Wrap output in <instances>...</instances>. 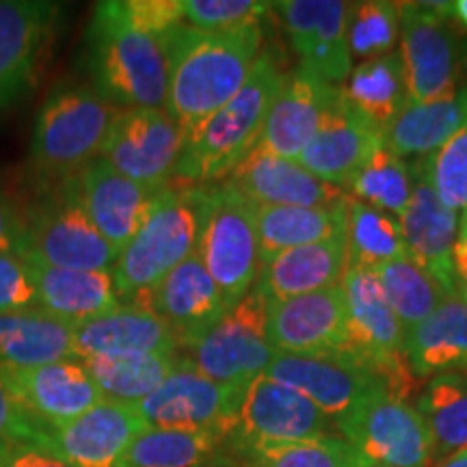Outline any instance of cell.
<instances>
[{
	"mask_svg": "<svg viewBox=\"0 0 467 467\" xmlns=\"http://www.w3.org/2000/svg\"><path fill=\"white\" fill-rule=\"evenodd\" d=\"M413 191L399 217L407 258L429 273L448 296L457 295L452 254L459 234V214L443 206L429 184L420 161L411 167Z\"/></svg>",
	"mask_w": 467,
	"mask_h": 467,
	"instance_id": "44dd1931",
	"label": "cell"
},
{
	"mask_svg": "<svg viewBox=\"0 0 467 467\" xmlns=\"http://www.w3.org/2000/svg\"><path fill=\"white\" fill-rule=\"evenodd\" d=\"M141 306L167 320L182 350L195 347L232 309L197 254L175 266Z\"/></svg>",
	"mask_w": 467,
	"mask_h": 467,
	"instance_id": "ffe728a7",
	"label": "cell"
},
{
	"mask_svg": "<svg viewBox=\"0 0 467 467\" xmlns=\"http://www.w3.org/2000/svg\"><path fill=\"white\" fill-rule=\"evenodd\" d=\"M115 9L128 26L151 37H165L184 25L182 0H115Z\"/></svg>",
	"mask_w": 467,
	"mask_h": 467,
	"instance_id": "ee69618b",
	"label": "cell"
},
{
	"mask_svg": "<svg viewBox=\"0 0 467 467\" xmlns=\"http://www.w3.org/2000/svg\"><path fill=\"white\" fill-rule=\"evenodd\" d=\"M405 358L416 377L467 370V303L459 295L407 331Z\"/></svg>",
	"mask_w": 467,
	"mask_h": 467,
	"instance_id": "f546056e",
	"label": "cell"
},
{
	"mask_svg": "<svg viewBox=\"0 0 467 467\" xmlns=\"http://www.w3.org/2000/svg\"><path fill=\"white\" fill-rule=\"evenodd\" d=\"M17 400L46 429L55 431L104 400L85 361L67 358L28 370H3Z\"/></svg>",
	"mask_w": 467,
	"mask_h": 467,
	"instance_id": "7402d4cb",
	"label": "cell"
},
{
	"mask_svg": "<svg viewBox=\"0 0 467 467\" xmlns=\"http://www.w3.org/2000/svg\"><path fill=\"white\" fill-rule=\"evenodd\" d=\"M241 467H368V463L344 437L323 435L255 452Z\"/></svg>",
	"mask_w": 467,
	"mask_h": 467,
	"instance_id": "ab89813d",
	"label": "cell"
},
{
	"mask_svg": "<svg viewBox=\"0 0 467 467\" xmlns=\"http://www.w3.org/2000/svg\"><path fill=\"white\" fill-rule=\"evenodd\" d=\"M372 467H385V465H372Z\"/></svg>",
	"mask_w": 467,
	"mask_h": 467,
	"instance_id": "db71d44e",
	"label": "cell"
},
{
	"mask_svg": "<svg viewBox=\"0 0 467 467\" xmlns=\"http://www.w3.org/2000/svg\"><path fill=\"white\" fill-rule=\"evenodd\" d=\"M50 429L37 422L25 405L17 400V396L7 381V375L0 368V441L11 443H48Z\"/></svg>",
	"mask_w": 467,
	"mask_h": 467,
	"instance_id": "f6af8a7d",
	"label": "cell"
},
{
	"mask_svg": "<svg viewBox=\"0 0 467 467\" xmlns=\"http://www.w3.org/2000/svg\"><path fill=\"white\" fill-rule=\"evenodd\" d=\"M145 429L137 405L104 399L80 418L50 431L46 448L67 467H119Z\"/></svg>",
	"mask_w": 467,
	"mask_h": 467,
	"instance_id": "ac0fdd59",
	"label": "cell"
},
{
	"mask_svg": "<svg viewBox=\"0 0 467 467\" xmlns=\"http://www.w3.org/2000/svg\"><path fill=\"white\" fill-rule=\"evenodd\" d=\"M203 186H169L141 230L121 249L113 271L119 301L141 306L175 266L191 258L200 241Z\"/></svg>",
	"mask_w": 467,
	"mask_h": 467,
	"instance_id": "277c9868",
	"label": "cell"
},
{
	"mask_svg": "<svg viewBox=\"0 0 467 467\" xmlns=\"http://www.w3.org/2000/svg\"><path fill=\"white\" fill-rule=\"evenodd\" d=\"M67 358H76L72 325L39 307L0 317L3 370H28Z\"/></svg>",
	"mask_w": 467,
	"mask_h": 467,
	"instance_id": "4dcf8cb0",
	"label": "cell"
},
{
	"mask_svg": "<svg viewBox=\"0 0 467 467\" xmlns=\"http://www.w3.org/2000/svg\"><path fill=\"white\" fill-rule=\"evenodd\" d=\"M208 467H241V463H238L236 459H232L230 454H227L225 459H221L219 463H214V465H208Z\"/></svg>",
	"mask_w": 467,
	"mask_h": 467,
	"instance_id": "f5cc1de1",
	"label": "cell"
},
{
	"mask_svg": "<svg viewBox=\"0 0 467 467\" xmlns=\"http://www.w3.org/2000/svg\"><path fill=\"white\" fill-rule=\"evenodd\" d=\"M195 254L230 307L254 290L262 271L254 203L230 184L203 186L200 241Z\"/></svg>",
	"mask_w": 467,
	"mask_h": 467,
	"instance_id": "8992f818",
	"label": "cell"
},
{
	"mask_svg": "<svg viewBox=\"0 0 467 467\" xmlns=\"http://www.w3.org/2000/svg\"><path fill=\"white\" fill-rule=\"evenodd\" d=\"M26 247V227L20 214L16 213L14 203L0 191V251L20 255Z\"/></svg>",
	"mask_w": 467,
	"mask_h": 467,
	"instance_id": "c3c4849f",
	"label": "cell"
},
{
	"mask_svg": "<svg viewBox=\"0 0 467 467\" xmlns=\"http://www.w3.org/2000/svg\"><path fill=\"white\" fill-rule=\"evenodd\" d=\"M262 265L282 251L323 243L344 234L347 197L334 206H254Z\"/></svg>",
	"mask_w": 467,
	"mask_h": 467,
	"instance_id": "1f68e13d",
	"label": "cell"
},
{
	"mask_svg": "<svg viewBox=\"0 0 467 467\" xmlns=\"http://www.w3.org/2000/svg\"><path fill=\"white\" fill-rule=\"evenodd\" d=\"M336 429L368 467H431L433 440L416 407L405 399L379 392L336 420Z\"/></svg>",
	"mask_w": 467,
	"mask_h": 467,
	"instance_id": "9c48e42d",
	"label": "cell"
},
{
	"mask_svg": "<svg viewBox=\"0 0 467 467\" xmlns=\"http://www.w3.org/2000/svg\"><path fill=\"white\" fill-rule=\"evenodd\" d=\"M301 66L325 83L337 85L353 72L348 48L350 5L344 0H285L275 3Z\"/></svg>",
	"mask_w": 467,
	"mask_h": 467,
	"instance_id": "e0dca14e",
	"label": "cell"
},
{
	"mask_svg": "<svg viewBox=\"0 0 467 467\" xmlns=\"http://www.w3.org/2000/svg\"><path fill=\"white\" fill-rule=\"evenodd\" d=\"M266 317V296L254 285L206 337L186 350V364L210 381L244 389L277 355L268 342Z\"/></svg>",
	"mask_w": 467,
	"mask_h": 467,
	"instance_id": "ba28073f",
	"label": "cell"
},
{
	"mask_svg": "<svg viewBox=\"0 0 467 467\" xmlns=\"http://www.w3.org/2000/svg\"><path fill=\"white\" fill-rule=\"evenodd\" d=\"M377 275L381 279L385 299L405 331L418 327L448 299L441 285L409 258L389 262L379 268Z\"/></svg>",
	"mask_w": 467,
	"mask_h": 467,
	"instance_id": "74e56055",
	"label": "cell"
},
{
	"mask_svg": "<svg viewBox=\"0 0 467 467\" xmlns=\"http://www.w3.org/2000/svg\"><path fill=\"white\" fill-rule=\"evenodd\" d=\"M184 132L165 109H117L100 159L132 182L167 189L175 180Z\"/></svg>",
	"mask_w": 467,
	"mask_h": 467,
	"instance_id": "7c38bea8",
	"label": "cell"
},
{
	"mask_svg": "<svg viewBox=\"0 0 467 467\" xmlns=\"http://www.w3.org/2000/svg\"><path fill=\"white\" fill-rule=\"evenodd\" d=\"M400 37L399 5L385 0H368L355 5L348 17L350 55L370 61L392 55Z\"/></svg>",
	"mask_w": 467,
	"mask_h": 467,
	"instance_id": "60d3db41",
	"label": "cell"
},
{
	"mask_svg": "<svg viewBox=\"0 0 467 467\" xmlns=\"http://www.w3.org/2000/svg\"><path fill=\"white\" fill-rule=\"evenodd\" d=\"M416 409L429 426L435 465L467 451V370L431 377Z\"/></svg>",
	"mask_w": 467,
	"mask_h": 467,
	"instance_id": "e575fe53",
	"label": "cell"
},
{
	"mask_svg": "<svg viewBox=\"0 0 467 467\" xmlns=\"http://www.w3.org/2000/svg\"><path fill=\"white\" fill-rule=\"evenodd\" d=\"M452 14L459 17V22L467 28V0H459V3H454V9Z\"/></svg>",
	"mask_w": 467,
	"mask_h": 467,
	"instance_id": "816d5d0a",
	"label": "cell"
},
{
	"mask_svg": "<svg viewBox=\"0 0 467 467\" xmlns=\"http://www.w3.org/2000/svg\"><path fill=\"white\" fill-rule=\"evenodd\" d=\"M243 389L210 381L195 368L182 364L148 399L137 402L148 429L213 431L227 440Z\"/></svg>",
	"mask_w": 467,
	"mask_h": 467,
	"instance_id": "2e32d148",
	"label": "cell"
},
{
	"mask_svg": "<svg viewBox=\"0 0 467 467\" xmlns=\"http://www.w3.org/2000/svg\"><path fill=\"white\" fill-rule=\"evenodd\" d=\"M467 126V87L433 102H409L383 130V143L400 159L429 156Z\"/></svg>",
	"mask_w": 467,
	"mask_h": 467,
	"instance_id": "f1b7e54d",
	"label": "cell"
},
{
	"mask_svg": "<svg viewBox=\"0 0 467 467\" xmlns=\"http://www.w3.org/2000/svg\"><path fill=\"white\" fill-rule=\"evenodd\" d=\"M265 375L306 396L334 422L370 396L383 389L389 392L388 383L375 366L347 350L306 355L277 353Z\"/></svg>",
	"mask_w": 467,
	"mask_h": 467,
	"instance_id": "30bf717a",
	"label": "cell"
},
{
	"mask_svg": "<svg viewBox=\"0 0 467 467\" xmlns=\"http://www.w3.org/2000/svg\"><path fill=\"white\" fill-rule=\"evenodd\" d=\"M254 206H334L347 192L309 173L299 161H288L255 148L225 178Z\"/></svg>",
	"mask_w": 467,
	"mask_h": 467,
	"instance_id": "cb8c5ba5",
	"label": "cell"
},
{
	"mask_svg": "<svg viewBox=\"0 0 467 467\" xmlns=\"http://www.w3.org/2000/svg\"><path fill=\"white\" fill-rule=\"evenodd\" d=\"M348 268L347 236L282 251L262 265L258 288L266 301H284L312 295L342 284Z\"/></svg>",
	"mask_w": 467,
	"mask_h": 467,
	"instance_id": "4316f807",
	"label": "cell"
},
{
	"mask_svg": "<svg viewBox=\"0 0 467 467\" xmlns=\"http://www.w3.org/2000/svg\"><path fill=\"white\" fill-rule=\"evenodd\" d=\"M26 262L39 309L78 327L121 306L110 271H69Z\"/></svg>",
	"mask_w": 467,
	"mask_h": 467,
	"instance_id": "83f0119b",
	"label": "cell"
},
{
	"mask_svg": "<svg viewBox=\"0 0 467 467\" xmlns=\"http://www.w3.org/2000/svg\"><path fill=\"white\" fill-rule=\"evenodd\" d=\"M225 457V437L213 431L145 429L119 467H208Z\"/></svg>",
	"mask_w": 467,
	"mask_h": 467,
	"instance_id": "d590c367",
	"label": "cell"
},
{
	"mask_svg": "<svg viewBox=\"0 0 467 467\" xmlns=\"http://www.w3.org/2000/svg\"><path fill=\"white\" fill-rule=\"evenodd\" d=\"M57 20L48 0H0V115L37 87Z\"/></svg>",
	"mask_w": 467,
	"mask_h": 467,
	"instance_id": "5bb4252c",
	"label": "cell"
},
{
	"mask_svg": "<svg viewBox=\"0 0 467 467\" xmlns=\"http://www.w3.org/2000/svg\"><path fill=\"white\" fill-rule=\"evenodd\" d=\"M344 236H347L348 266L379 271L389 262L407 258L400 221L394 214L368 206L348 195Z\"/></svg>",
	"mask_w": 467,
	"mask_h": 467,
	"instance_id": "8d00e7d4",
	"label": "cell"
},
{
	"mask_svg": "<svg viewBox=\"0 0 467 467\" xmlns=\"http://www.w3.org/2000/svg\"><path fill=\"white\" fill-rule=\"evenodd\" d=\"M178 336L167 320L148 306H119L74 327V355L78 359L98 355H156L180 353Z\"/></svg>",
	"mask_w": 467,
	"mask_h": 467,
	"instance_id": "484cf974",
	"label": "cell"
},
{
	"mask_svg": "<svg viewBox=\"0 0 467 467\" xmlns=\"http://www.w3.org/2000/svg\"><path fill=\"white\" fill-rule=\"evenodd\" d=\"M85 69L93 89L117 109H165V42L128 26L115 0L96 5L85 35Z\"/></svg>",
	"mask_w": 467,
	"mask_h": 467,
	"instance_id": "3957f363",
	"label": "cell"
},
{
	"mask_svg": "<svg viewBox=\"0 0 467 467\" xmlns=\"http://www.w3.org/2000/svg\"><path fill=\"white\" fill-rule=\"evenodd\" d=\"M26 247L22 260L69 271H113L119 251L110 244L83 208L61 189L25 221Z\"/></svg>",
	"mask_w": 467,
	"mask_h": 467,
	"instance_id": "4fadbf2b",
	"label": "cell"
},
{
	"mask_svg": "<svg viewBox=\"0 0 467 467\" xmlns=\"http://www.w3.org/2000/svg\"><path fill=\"white\" fill-rule=\"evenodd\" d=\"M452 9L454 3H399L409 102H433L457 89L459 42L448 26Z\"/></svg>",
	"mask_w": 467,
	"mask_h": 467,
	"instance_id": "8fae6325",
	"label": "cell"
},
{
	"mask_svg": "<svg viewBox=\"0 0 467 467\" xmlns=\"http://www.w3.org/2000/svg\"><path fill=\"white\" fill-rule=\"evenodd\" d=\"M340 96L383 134L409 100L405 69L399 52L361 61L344 80Z\"/></svg>",
	"mask_w": 467,
	"mask_h": 467,
	"instance_id": "d6a6232c",
	"label": "cell"
},
{
	"mask_svg": "<svg viewBox=\"0 0 467 467\" xmlns=\"http://www.w3.org/2000/svg\"><path fill=\"white\" fill-rule=\"evenodd\" d=\"M452 266L457 295L467 303V208L459 214V234L457 243H454Z\"/></svg>",
	"mask_w": 467,
	"mask_h": 467,
	"instance_id": "681fc988",
	"label": "cell"
},
{
	"mask_svg": "<svg viewBox=\"0 0 467 467\" xmlns=\"http://www.w3.org/2000/svg\"><path fill=\"white\" fill-rule=\"evenodd\" d=\"M0 467H67L57 454L37 443L0 441Z\"/></svg>",
	"mask_w": 467,
	"mask_h": 467,
	"instance_id": "7dc6e473",
	"label": "cell"
},
{
	"mask_svg": "<svg viewBox=\"0 0 467 467\" xmlns=\"http://www.w3.org/2000/svg\"><path fill=\"white\" fill-rule=\"evenodd\" d=\"M284 78L271 52L260 55L243 89L184 139L175 180L186 186L225 180L260 145L268 110Z\"/></svg>",
	"mask_w": 467,
	"mask_h": 467,
	"instance_id": "7a4b0ae2",
	"label": "cell"
},
{
	"mask_svg": "<svg viewBox=\"0 0 467 467\" xmlns=\"http://www.w3.org/2000/svg\"><path fill=\"white\" fill-rule=\"evenodd\" d=\"M113 247L119 251L137 236L165 189H148L96 159L61 184ZM169 189V186H167Z\"/></svg>",
	"mask_w": 467,
	"mask_h": 467,
	"instance_id": "9a60e30c",
	"label": "cell"
},
{
	"mask_svg": "<svg viewBox=\"0 0 467 467\" xmlns=\"http://www.w3.org/2000/svg\"><path fill=\"white\" fill-rule=\"evenodd\" d=\"M381 143V130L340 96L301 151L299 165L325 182L344 189Z\"/></svg>",
	"mask_w": 467,
	"mask_h": 467,
	"instance_id": "d4e9b609",
	"label": "cell"
},
{
	"mask_svg": "<svg viewBox=\"0 0 467 467\" xmlns=\"http://www.w3.org/2000/svg\"><path fill=\"white\" fill-rule=\"evenodd\" d=\"M420 165L443 206L463 213L467 208V126L433 154L420 159Z\"/></svg>",
	"mask_w": 467,
	"mask_h": 467,
	"instance_id": "b9f144b4",
	"label": "cell"
},
{
	"mask_svg": "<svg viewBox=\"0 0 467 467\" xmlns=\"http://www.w3.org/2000/svg\"><path fill=\"white\" fill-rule=\"evenodd\" d=\"M340 87L325 83L307 69L296 67L295 72L285 74L268 110L258 148L282 159L299 161L301 151L312 141L320 121L334 109Z\"/></svg>",
	"mask_w": 467,
	"mask_h": 467,
	"instance_id": "603a6c76",
	"label": "cell"
},
{
	"mask_svg": "<svg viewBox=\"0 0 467 467\" xmlns=\"http://www.w3.org/2000/svg\"><path fill=\"white\" fill-rule=\"evenodd\" d=\"M266 336L275 353L306 355L344 350L347 301L342 285L295 299L268 301Z\"/></svg>",
	"mask_w": 467,
	"mask_h": 467,
	"instance_id": "d6986e66",
	"label": "cell"
},
{
	"mask_svg": "<svg viewBox=\"0 0 467 467\" xmlns=\"http://www.w3.org/2000/svg\"><path fill=\"white\" fill-rule=\"evenodd\" d=\"M162 42L167 52L165 110L186 139L247 83L260 57L262 25L225 33L180 25Z\"/></svg>",
	"mask_w": 467,
	"mask_h": 467,
	"instance_id": "6da1fadb",
	"label": "cell"
},
{
	"mask_svg": "<svg viewBox=\"0 0 467 467\" xmlns=\"http://www.w3.org/2000/svg\"><path fill=\"white\" fill-rule=\"evenodd\" d=\"M39 307L37 290L20 255L0 251V317Z\"/></svg>",
	"mask_w": 467,
	"mask_h": 467,
	"instance_id": "bcb514c9",
	"label": "cell"
},
{
	"mask_svg": "<svg viewBox=\"0 0 467 467\" xmlns=\"http://www.w3.org/2000/svg\"><path fill=\"white\" fill-rule=\"evenodd\" d=\"M348 189L353 191L355 200L400 217L411 200V167L381 143L364 162Z\"/></svg>",
	"mask_w": 467,
	"mask_h": 467,
	"instance_id": "f35d334b",
	"label": "cell"
},
{
	"mask_svg": "<svg viewBox=\"0 0 467 467\" xmlns=\"http://www.w3.org/2000/svg\"><path fill=\"white\" fill-rule=\"evenodd\" d=\"M117 107L89 83H61L50 91L33 126L31 169L46 182H67L100 159Z\"/></svg>",
	"mask_w": 467,
	"mask_h": 467,
	"instance_id": "5b68a950",
	"label": "cell"
},
{
	"mask_svg": "<svg viewBox=\"0 0 467 467\" xmlns=\"http://www.w3.org/2000/svg\"><path fill=\"white\" fill-rule=\"evenodd\" d=\"M329 429L331 420L306 396L260 375L243 389L225 451L243 463L255 452L329 435Z\"/></svg>",
	"mask_w": 467,
	"mask_h": 467,
	"instance_id": "52a82bcc",
	"label": "cell"
},
{
	"mask_svg": "<svg viewBox=\"0 0 467 467\" xmlns=\"http://www.w3.org/2000/svg\"><path fill=\"white\" fill-rule=\"evenodd\" d=\"M83 361L104 399L137 405L173 375L182 355H98Z\"/></svg>",
	"mask_w": 467,
	"mask_h": 467,
	"instance_id": "836d02e7",
	"label": "cell"
},
{
	"mask_svg": "<svg viewBox=\"0 0 467 467\" xmlns=\"http://www.w3.org/2000/svg\"><path fill=\"white\" fill-rule=\"evenodd\" d=\"M433 467H467V451L459 452V454H452V457L440 461V463L433 465Z\"/></svg>",
	"mask_w": 467,
	"mask_h": 467,
	"instance_id": "f907efd6",
	"label": "cell"
},
{
	"mask_svg": "<svg viewBox=\"0 0 467 467\" xmlns=\"http://www.w3.org/2000/svg\"><path fill=\"white\" fill-rule=\"evenodd\" d=\"M275 3L258 0H182L184 25L206 33H225L255 26Z\"/></svg>",
	"mask_w": 467,
	"mask_h": 467,
	"instance_id": "7bdbcfd3",
	"label": "cell"
}]
</instances>
